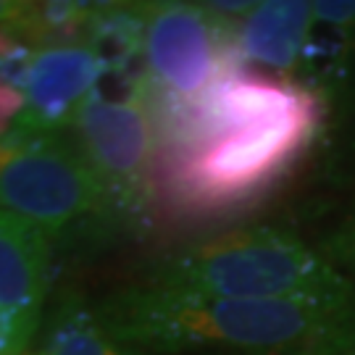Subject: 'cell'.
<instances>
[{"label":"cell","mask_w":355,"mask_h":355,"mask_svg":"<svg viewBox=\"0 0 355 355\" xmlns=\"http://www.w3.org/2000/svg\"><path fill=\"white\" fill-rule=\"evenodd\" d=\"M153 214L218 221L266 203L308 161L327 105L303 79L234 69L200 98L150 105Z\"/></svg>","instance_id":"1"},{"label":"cell","mask_w":355,"mask_h":355,"mask_svg":"<svg viewBox=\"0 0 355 355\" xmlns=\"http://www.w3.org/2000/svg\"><path fill=\"white\" fill-rule=\"evenodd\" d=\"M98 316L137 353L216 350L234 355H350L355 303L248 300L158 284L111 295Z\"/></svg>","instance_id":"2"},{"label":"cell","mask_w":355,"mask_h":355,"mask_svg":"<svg viewBox=\"0 0 355 355\" xmlns=\"http://www.w3.org/2000/svg\"><path fill=\"white\" fill-rule=\"evenodd\" d=\"M150 284L171 290L300 303H355V284L324 253L277 227H237L171 253Z\"/></svg>","instance_id":"3"},{"label":"cell","mask_w":355,"mask_h":355,"mask_svg":"<svg viewBox=\"0 0 355 355\" xmlns=\"http://www.w3.org/2000/svg\"><path fill=\"white\" fill-rule=\"evenodd\" d=\"M69 132L111 200L116 224L148 221L155 205V124L145 71H108L79 105Z\"/></svg>","instance_id":"4"},{"label":"cell","mask_w":355,"mask_h":355,"mask_svg":"<svg viewBox=\"0 0 355 355\" xmlns=\"http://www.w3.org/2000/svg\"><path fill=\"white\" fill-rule=\"evenodd\" d=\"M0 208L51 240L82 221L119 227L101 179L69 129L13 127L0 137Z\"/></svg>","instance_id":"5"},{"label":"cell","mask_w":355,"mask_h":355,"mask_svg":"<svg viewBox=\"0 0 355 355\" xmlns=\"http://www.w3.org/2000/svg\"><path fill=\"white\" fill-rule=\"evenodd\" d=\"M142 71L150 105L200 98L214 82L240 69L237 21H224L198 3H142Z\"/></svg>","instance_id":"6"},{"label":"cell","mask_w":355,"mask_h":355,"mask_svg":"<svg viewBox=\"0 0 355 355\" xmlns=\"http://www.w3.org/2000/svg\"><path fill=\"white\" fill-rule=\"evenodd\" d=\"M53 240L0 208V355H24L40 331Z\"/></svg>","instance_id":"7"},{"label":"cell","mask_w":355,"mask_h":355,"mask_svg":"<svg viewBox=\"0 0 355 355\" xmlns=\"http://www.w3.org/2000/svg\"><path fill=\"white\" fill-rule=\"evenodd\" d=\"M108 74V66L87 45L35 48L29 53L19 89L24 92L21 129L61 132L74 121L79 105Z\"/></svg>","instance_id":"8"},{"label":"cell","mask_w":355,"mask_h":355,"mask_svg":"<svg viewBox=\"0 0 355 355\" xmlns=\"http://www.w3.org/2000/svg\"><path fill=\"white\" fill-rule=\"evenodd\" d=\"M313 32V0H266L237 21V53L242 64L292 71L303 61Z\"/></svg>","instance_id":"9"},{"label":"cell","mask_w":355,"mask_h":355,"mask_svg":"<svg viewBox=\"0 0 355 355\" xmlns=\"http://www.w3.org/2000/svg\"><path fill=\"white\" fill-rule=\"evenodd\" d=\"M24 355H142L135 347L116 340L101 321L98 311H89L76 297H66L55 308L42 331L37 347H29Z\"/></svg>","instance_id":"10"},{"label":"cell","mask_w":355,"mask_h":355,"mask_svg":"<svg viewBox=\"0 0 355 355\" xmlns=\"http://www.w3.org/2000/svg\"><path fill=\"white\" fill-rule=\"evenodd\" d=\"M355 37V0H313V32L303 61H329L331 45L340 51Z\"/></svg>","instance_id":"11"},{"label":"cell","mask_w":355,"mask_h":355,"mask_svg":"<svg viewBox=\"0 0 355 355\" xmlns=\"http://www.w3.org/2000/svg\"><path fill=\"white\" fill-rule=\"evenodd\" d=\"M324 255H327L340 271L347 268L355 277V214L350 216V218L345 221V227L331 237L329 248L324 250Z\"/></svg>","instance_id":"12"},{"label":"cell","mask_w":355,"mask_h":355,"mask_svg":"<svg viewBox=\"0 0 355 355\" xmlns=\"http://www.w3.org/2000/svg\"><path fill=\"white\" fill-rule=\"evenodd\" d=\"M24 114V92L0 79V137L8 135Z\"/></svg>","instance_id":"13"},{"label":"cell","mask_w":355,"mask_h":355,"mask_svg":"<svg viewBox=\"0 0 355 355\" xmlns=\"http://www.w3.org/2000/svg\"><path fill=\"white\" fill-rule=\"evenodd\" d=\"M195 3L203 6L208 13L224 19V21H237L242 16L248 19V16H250L258 6H263L266 0H195Z\"/></svg>","instance_id":"14"},{"label":"cell","mask_w":355,"mask_h":355,"mask_svg":"<svg viewBox=\"0 0 355 355\" xmlns=\"http://www.w3.org/2000/svg\"><path fill=\"white\" fill-rule=\"evenodd\" d=\"M29 3L32 0H0V24H8L13 19H19Z\"/></svg>","instance_id":"15"},{"label":"cell","mask_w":355,"mask_h":355,"mask_svg":"<svg viewBox=\"0 0 355 355\" xmlns=\"http://www.w3.org/2000/svg\"><path fill=\"white\" fill-rule=\"evenodd\" d=\"M350 355H355V350H353V353H350Z\"/></svg>","instance_id":"16"}]
</instances>
